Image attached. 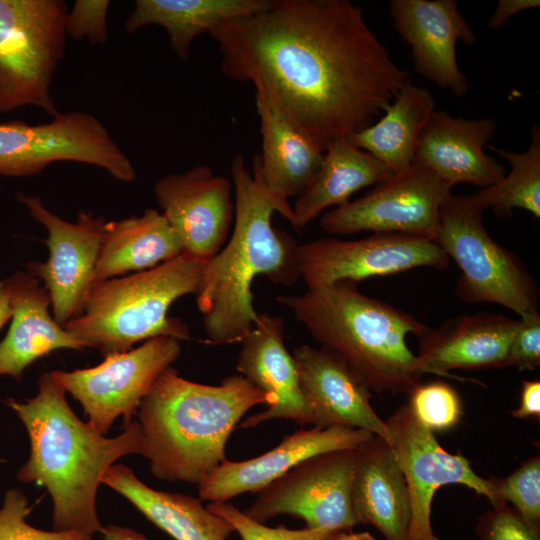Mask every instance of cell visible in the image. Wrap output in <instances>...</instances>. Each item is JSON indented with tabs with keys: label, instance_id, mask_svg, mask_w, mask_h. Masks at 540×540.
I'll list each match as a JSON object with an SVG mask.
<instances>
[{
	"label": "cell",
	"instance_id": "37",
	"mask_svg": "<svg viewBox=\"0 0 540 540\" xmlns=\"http://www.w3.org/2000/svg\"><path fill=\"white\" fill-rule=\"evenodd\" d=\"M109 6L107 0H77L66 15V35L74 40L87 39L93 45L105 43Z\"/></svg>",
	"mask_w": 540,
	"mask_h": 540
},
{
	"label": "cell",
	"instance_id": "41",
	"mask_svg": "<svg viewBox=\"0 0 540 540\" xmlns=\"http://www.w3.org/2000/svg\"><path fill=\"white\" fill-rule=\"evenodd\" d=\"M101 534L104 540H147L143 534L117 525L103 526Z\"/></svg>",
	"mask_w": 540,
	"mask_h": 540
},
{
	"label": "cell",
	"instance_id": "10",
	"mask_svg": "<svg viewBox=\"0 0 540 540\" xmlns=\"http://www.w3.org/2000/svg\"><path fill=\"white\" fill-rule=\"evenodd\" d=\"M181 353L180 341L156 337L139 347L111 354L97 366L74 371L50 372L65 392L80 402L88 423L105 435L115 419L126 428L157 377L171 367Z\"/></svg>",
	"mask_w": 540,
	"mask_h": 540
},
{
	"label": "cell",
	"instance_id": "15",
	"mask_svg": "<svg viewBox=\"0 0 540 540\" xmlns=\"http://www.w3.org/2000/svg\"><path fill=\"white\" fill-rule=\"evenodd\" d=\"M18 200L48 232L46 262H31L29 272L42 280L48 292L53 318L62 327L80 315L94 284L105 220L80 212L77 221H65L49 211L39 196L18 193Z\"/></svg>",
	"mask_w": 540,
	"mask_h": 540
},
{
	"label": "cell",
	"instance_id": "20",
	"mask_svg": "<svg viewBox=\"0 0 540 540\" xmlns=\"http://www.w3.org/2000/svg\"><path fill=\"white\" fill-rule=\"evenodd\" d=\"M519 324V319L503 314L476 313L451 318L437 328L428 327L418 337L419 369L422 374L481 384L450 371L507 367L509 347Z\"/></svg>",
	"mask_w": 540,
	"mask_h": 540
},
{
	"label": "cell",
	"instance_id": "2",
	"mask_svg": "<svg viewBox=\"0 0 540 540\" xmlns=\"http://www.w3.org/2000/svg\"><path fill=\"white\" fill-rule=\"evenodd\" d=\"M65 393L50 373H44L36 396L24 403L7 401L30 438V456L18 479L47 488L53 530L93 536L103 528L96 512L98 487L116 460L141 454L143 433L133 421L118 436L106 438L75 415Z\"/></svg>",
	"mask_w": 540,
	"mask_h": 540
},
{
	"label": "cell",
	"instance_id": "25",
	"mask_svg": "<svg viewBox=\"0 0 540 540\" xmlns=\"http://www.w3.org/2000/svg\"><path fill=\"white\" fill-rule=\"evenodd\" d=\"M351 504L357 524L378 529L386 540H407L409 491L392 446L373 436L356 449Z\"/></svg>",
	"mask_w": 540,
	"mask_h": 540
},
{
	"label": "cell",
	"instance_id": "16",
	"mask_svg": "<svg viewBox=\"0 0 540 540\" xmlns=\"http://www.w3.org/2000/svg\"><path fill=\"white\" fill-rule=\"evenodd\" d=\"M233 190L231 180L204 164L156 183L157 202L183 253L208 261L222 249L234 222Z\"/></svg>",
	"mask_w": 540,
	"mask_h": 540
},
{
	"label": "cell",
	"instance_id": "30",
	"mask_svg": "<svg viewBox=\"0 0 540 540\" xmlns=\"http://www.w3.org/2000/svg\"><path fill=\"white\" fill-rule=\"evenodd\" d=\"M434 108V99L429 90L409 80L376 123L347 138L353 145L385 164L393 174L402 173L413 165L421 133Z\"/></svg>",
	"mask_w": 540,
	"mask_h": 540
},
{
	"label": "cell",
	"instance_id": "22",
	"mask_svg": "<svg viewBox=\"0 0 540 540\" xmlns=\"http://www.w3.org/2000/svg\"><path fill=\"white\" fill-rule=\"evenodd\" d=\"M279 316L258 314L250 332L241 341L236 369L261 390L276 397V403L244 420L239 428H252L272 419L312 424L311 411L303 397L293 356L283 338Z\"/></svg>",
	"mask_w": 540,
	"mask_h": 540
},
{
	"label": "cell",
	"instance_id": "42",
	"mask_svg": "<svg viewBox=\"0 0 540 540\" xmlns=\"http://www.w3.org/2000/svg\"><path fill=\"white\" fill-rule=\"evenodd\" d=\"M325 540H377L367 531L353 532L352 530H337L331 533Z\"/></svg>",
	"mask_w": 540,
	"mask_h": 540
},
{
	"label": "cell",
	"instance_id": "40",
	"mask_svg": "<svg viewBox=\"0 0 540 540\" xmlns=\"http://www.w3.org/2000/svg\"><path fill=\"white\" fill-rule=\"evenodd\" d=\"M539 6V0H499L488 22V27L490 29H499L515 14Z\"/></svg>",
	"mask_w": 540,
	"mask_h": 540
},
{
	"label": "cell",
	"instance_id": "31",
	"mask_svg": "<svg viewBox=\"0 0 540 540\" xmlns=\"http://www.w3.org/2000/svg\"><path fill=\"white\" fill-rule=\"evenodd\" d=\"M530 134V146L523 153L487 146L510 163L511 171L473 197L485 210L491 208L499 217L511 218L516 208L528 211L537 219L540 217V130L537 125H533Z\"/></svg>",
	"mask_w": 540,
	"mask_h": 540
},
{
	"label": "cell",
	"instance_id": "7",
	"mask_svg": "<svg viewBox=\"0 0 540 540\" xmlns=\"http://www.w3.org/2000/svg\"><path fill=\"white\" fill-rule=\"evenodd\" d=\"M484 211L473 194H450L441 205L434 241L461 270L456 294L464 302L498 304L519 318L539 313L534 277L517 255L489 235Z\"/></svg>",
	"mask_w": 540,
	"mask_h": 540
},
{
	"label": "cell",
	"instance_id": "17",
	"mask_svg": "<svg viewBox=\"0 0 540 540\" xmlns=\"http://www.w3.org/2000/svg\"><path fill=\"white\" fill-rule=\"evenodd\" d=\"M390 15L401 37L410 45L415 70L457 97L469 84L456 59L459 40L467 45L475 34L455 0H392Z\"/></svg>",
	"mask_w": 540,
	"mask_h": 540
},
{
	"label": "cell",
	"instance_id": "36",
	"mask_svg": "<svg viewBox=\"0 0 540 540\" xmlns=\"http://www.w3.org/2000/svg\"><path fill=\"white\" fill-rule=\"evenodd\" d=\"M476 532L480 540H540V527L504 502L492 505L479 517Z\"/></svg>",
	"mask_w": 540,
	"mask_h": 540
},
{
	"label": "cell",
	"instance_id": "38",
	"mask_svg": "<svg viewBox=\"0 0 540 540\" xmlns=\"http://www.w3.org/2000/svg\"><path fill=\"white\" fill-rule=\"evenodd\" d=\"M520 324L510 344L507 367L534 370L540 365V314L519 318Z\"/></svg>",
	"mask_w": 540,
	"mask_h": 540
},
{
	"label": "cell",
	"instance_id": "23",
	"mask_svg": "<svg viewBox=\"0 0 540 540\" xmlns=\"http://www.w3.org/2000/svg\"><path fill=\"white\" fill-rule=\"evenodd\" d=\"M256 90L260 120L261 154L253 156L252 175L270 194L278 213L293 225L289 199L298 197L312 181L323 162V152L299 132Z\"/></svg>",
	"mask_w": 540,
	"mask_h": 540
},
{
	"label": "cell",
	"instance_id": "18",
	"mask_svg": "<svg viewBox=\"0 0 540 540\" xmlns=\"http://www.w3.org/2000/svg\"><path fill=\"white\" fill-rule=\"evenodd\" d=\"M312 424L361 429L392 446L390 431L371 405V390L337 354L303 345L292 353Z\"/></svg>",
	"mask_w": 540,
	"mask_h": 540
},
{
	"label": "cell",
	"instance_id": "6",
	"mask_svg": "<svg viewBox=\"0 0 540 540\" xmlns=\"http://www.w3.org/2000/svg\"><path fill=\"white\" fill-rule=\"evenodd\" d=\"M205 263L182 253L148 270L94 283L82 312L64 328L105 356L156 337L188 340V326L168 310L178 298L198 293Z\"/></svg>",
	"mask_w": 540,
	"mask_h": 540
},
{
	"label": "cell",
	"instance_id": "21",
	"mask_svg": "<svg viewBox=\"0 0 540 540\" xmlns=\"http://www.w3.org/2000/svg\"><path fill=\"white\" fill-rule=\"evenodd\" d=\"M496 126L493 118L468 120L434 111L421 133L413 163L430 169L452 186L469 183L488 187L506 174V168L484 152Z\"/></svg>",
	"mask_w": 540,
	"mask_h": 540
},
{
	"label": "cell",
	"instance_id": "24",
	"mask_svg": "<svg viewBox=\"0 0 540 540\" xmlns=\"http://www.w3.org/2000/svg\"><path fill=\"white\" fill-rule=\"evenodd\" d=\"M3 282L12 322L0 343V376L19 378L32 362L58 349L88 348L49 314L48 292L31 272L18 271Z\"/></svg>",
	"mask_w": 540,
	"mask_h": 540
},
{
	"label": "cell",
	"instance_id": "1",
	"mask_svg": "<svg viewBox=\"0 0 540 540\" xmlns=\"http://www.w3.org/2000/svg\"><path fill=\"white\" fill-rule=\"evenodd\" d=\"M209 35L223 73L253 83L322 152L370 125L410 80L348 0H273Z\"/></svg>",
	"mask_w": 540,
	"mask_h": 540
},
{
	"label": "cell",
	"instance_id": "4",
	"mask_svg": "<svg viewBox=\"0 0 540 540\" xmlns=\"http://www.w3.org/2000/svg\"><path fill=\"white\" fill-rule=\"evenodd\" d=\"M276 397L240 374L220 385L187 380L172 367L163 371L138 408L141 455L159 480L199 485L225 460L227 440L240 419Z\"/></svg>",
	"mask_w": 540,
	"mask_h": 540
},
{
	"label": "cell",
	"instance_id": "12",
	"mask_svg": "<svg viewBox=\"0 0 540 540\" xmlns=\"http://www.w3.org/2000/svg\"><path fill=\"white\" fill-rule=\"evenodd\" d=\"M356 449H342L311 457L276 479L257 494L243 511L264 523L290 515L307 528L352 530L351 484Z\"/></svg>",
	"mask_w": 540,
	"mask_h": 540
},
{
	"label": "cell",
	"instance_id": "8",
	"mask_svg": "<svg viewBox=\"0 0 540 540\" xmlns=\"http://www.w3.org/2000/svg\"><path fill=\"white\" fill-rule=\"evenodd\" d=\"M67 13L62 0H0V112L33 105L59 113L51 85L64 55Z\"/></svg>",
	"mask_w": 540,
	"mask_h": 540
},
{
	"label": "cell",
	"instance_id": "28",
	"mask_svg": "<svg viewBox=\"0 0 540 540\" xmlns=\"http://www.w3.org/2000/svg\"><path fill=\"white\" fill-rule=\"evenodd\" d=\"M392 175L385 164L353 145L347 137L333 140L323 152L319 171L296 197L293 226L305 227L328 207L342 206L360 189Z\"/></svg>",
	"mask_w": 540,
	"mask_h": 540
},
{
	"label": "cell",
	"instance_id": "32",
	"mask_svg": "<svg viewBox=\"0 0 540 540\" xmlns=\"http://www.w3.org/2000/svg\"><path fill=\"white\" fill-rule=\"evenodd\" d=\"M408 396L407 405L413 415L434 434L450 431L461 421L463 416L461 397L455 388L446 382H420Z\"/></svg>",
	"mask_w": 540,
	"mask_h": 540
},
{
	"label": "cell",
	"instance_id": "3",
	"mask_svg": "<svg viewBox=\"0 0 540 540\" xmlns=\"http://www.w3.org/2000/svg\"><path fill=\"white\" fill-rule=\"evenodd\" d=\"M234 225L229 242L206 261L196 302L207 342H241L258 318L251 286L257 276L293 286L300 276L299 245L275 228L278 206L237 154L230 165Z\"/></svg>",
	"mask_w": 540,
	"mask_h": 540
},
{
	"label": "cell",
	"instance_id": "11",
	"mask_svg": "<svg viewBox=\"0 0 540 540\" xmlns=\"http://www.w3.org/2000/svg\"><path fill=\"white\" fill-rule=\"evenodd\" d=\"M452 187L430 169L413 163L408 170L377 183L364 196L324 213L320 225L331 235L370 231L434 241L440 208L452 194Z\"/></svg>",
	"mask_w": 540,
	"mask_h": 540
},
{
	"label": "cell",
	"instance_id": "33",
	"mask_svg": "<svg viewBox=\"0 0 540 540\" xmlns=\"http://www.w3.org/2000/svg\"><path fill=\"white\" fill-rule=\"evenodd\" d=\"M495 501L504 502L540 527V457L535 455L504 478H491Z\"/></svg>",
	"mask_w": 540,
	"mask_h": 540
},
{
	"label": "cell",
	"instance_id": "27",
	"mask_svg": "<svg viewBox=\"0 0 540 540\" xmlns=\"http://www.w3.org/2000/svg\"><path fill=\"white\" fill-rule=\"evenodd\" d=\"M182 253L178 236L155 209H146L140 216L105 222L94 283L130 271L148 270Z\"/></svg>",
	"mask_w": 540,
	"mask_h": 540
},
{
	"label": "cell",
	"instance_id": "13",
	"mask_svg": "<svg viewBox=\"0 0 540 540\" xmlns=\"http://www.w3.org/2000/svg\"><path fill=\"white\" fill-rule=\"evenodd\" d=\"M385 423L409 491L407 540H441L433 532L431 514L434 495L442 486L461 484L494 503L491 478L476 474L464 456L446 451L435 434L416 419L407 403L399 406Z\"/></svg>",
	"mask_w": 540,
	"mask_h": 540
},
{
	"label": "cell",
	"instance_id": "43",
	"mask_svg": "<svg viewBox=\"0 0 540 540\" xmlns=\"http://www.w3.org/2000/svg\"><path fill=\"white\" fill-rule=\"evenodd\" d=\"M11 318V309L9 306V297L5 284L0 281V329Z\"/></svg>",
	"mask_w": 540,
	"mask_h": 540
},
{
	"label": "cell",
	"instance_id": "5",
	"mask_svg": "<svg viewBox=\"0 0 540 540\" xmlns=\"http://www.w3.org/2000/svg\"><path fill=\"white\" fill-rule=\"evenodd\" d=\"M320 344L342 358L371 391L408 394L421 382L416 354L407 344L428 326L412 314L339 281L277 297Z\"/></svg>",
	"mask_w": 540,
	"mask_h": 540
},
{
	"label": "cell",
	"instance_id": "29",
	"mask_svg": "<svg viewBox=\"0 0 540 540\" xmlns=\"http://www.w3.org/2000/svg\"><path fill=\"white\" fill-rule=\"evenodd\" d=\"M273 0H137L125 23L129 34L147 25L163 27L174 53L183 61L190 57L195 38L217 25L258 13Z\"/></svg>",
	"mask_w": 540,
	"mask_h": 540
},
{
	"label": "cell",
	"instance_id": "34",
	"mask_svg": "<svg viewBox=\"0 0 540 540\" xmlns=\"http://www.w3.org/2000/svg\"><path fill=\"white\" fill-rule=\"evenodd\" d=\"M31 507L18 489H10L0 508V540H93L76 531H43L29 525L25 518Z\"/></svg>",
	"mask_w": 540,
	"mask_h": 540
},
{
	"label": "cell",
	"instance_id": "19",
	"mask_svg": "<svg viewBox=\"0 0 540 540\" xmlns=\"http://www.w3.org/2000/svg\"><path fill=\"white\" fill-rule=\"evenodd\" d=\"M372 433L342 426L301 429L272 450L245 461L225 460L198 485L202 500L227 502L245 492L258 493L303 461L316 455L342 449H354L369 441Z\"/></svg>",
	"mask_w": 540,
	"mask_h": 540
},
{
	"label": "cell",
	"instance_id": "26",
	"mask_svg": "<svg viewBox=\"0 0 540 540\" xmlns=\"http://www.w3.org/2000/svg\"><path fill=\"white\" fill-rule=\"evenodd\" d=\"M102 484L120 493L175 540H227L235 532L227 520L204 507L200 499L154 490L125 465H112Z\"/></svg>",
	"mask_w": 540,
	"mask_h": 540
},
{
	"label": "cell",
	"instance_id": "14",
	"mask_svg": "<svg viewBox=\"0 0 540 540\" xmlns=\"http://www.w3.org/2000/svg\"><path fill=\"white\" fill-rule=\"evenodd\" d=\"M449 263L435 241L399 233H373L359 240L321 238L299 245L300 276L307 289L418 267L445 269Z\"/></svg>",
	"mask_w": 540,
	"mask_h": 540
},
{
	"label": "cell",
	"instance_id": "39",
	"mask_svg": "<svg viewBox=\"0 0 540 540\" xmlns=\"http://www.w3.org/2000/svg\"><path fill=\"white\" fill-rule=\"evenodd\" d=\"M517 419L540 418V381L523 380L519 406L511 411Z\"/></svg>",
	"mask_w": 540,
	"mask_h": 540
},
{
	"label": "cell",
	"instance_id": "9",
	"mask_svg": "<svg viewBox=\"0 0 540 540\" xmlns=\"http://www.w3.org/2000/svg\"><path fill=\"white\" fill-rule=\"evenodd\" d=\"M58 161L95 165L123 182L136 179L130 159L91 114L58 113L52 121L37 125L0 123L1 176L34 175Z\"/></svg>",
	"mask_w": 540,
	"mask_h": 540
},
{
	"label": "cell",
	"instance_id": "35",
	"mask_svg": "<svg viewBox=\"0 0 540 540\" xmlns=\"http://www.w3.org/2000/svg\"><path fill=\"white\" fill-rule=\"evenodd\" d=\"M208 509L227 520L242 540H325L337 530L288 529L284 526L268 527L257 522L227 502H210Z\"/></svg>",
	"mask_w": 540,
	"mask_h": 540
}]
</instances>
